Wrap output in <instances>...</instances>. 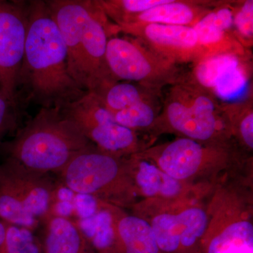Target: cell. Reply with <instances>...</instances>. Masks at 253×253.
Instances as JSON below:
<instances>
[{
	"instance_id": "obj_16",
	"label": "cell",
	"mask_w": 253,
	"mask_h": 253,
	"mask_svg": "<svg viewBox=\"0 0 253 253\" xmlns=\"http://www.w3.org/2000/svg\"><path fill=\"white\" fill-rule=\"evenodd\" d=\"M43 253H96L86 233L63 216H51L46 223Z\"/></svg>"
},
{
	"instance_id": "obj_3",
	"label": "cell",
	"mask_w": 253,
	"mask_h": 253,
	"mask_svg": "<svg viewBox=\"0 0 253 253\" xmlns=\"http://www.w3.org/2000/svg\"><path fill=\"white\" fill-rule=\"evenodd\" d=\"M92 146L61 109L41 108L6 145V159L38 174L59 173Z\"/></svg>"
},
{
	"instance_id": "obj_12",
	"label": "cell",
	"mask_w": 253,
	"mask_h": 253,
	"mask_svg": "<svg viewBox=\"0 0 253 253\" xmlns=\"http://www.w3.org/2000/svg\"><path fill=\"white\" fill-rule=\"evenodd\" d=\"M181 137L144 153L134 154L150 158L163 172L180 181L191 177L208 163L224 161L228 157L226 145H210Z\"/></svg>"
},
{
	"instance_id": "obj_13",
	"label": "cell",
	"mask_w": 253,
	"mask_h": 253,
	"mask_svg": "<svg viewBox=\"0 0 253 253\" xmlns=\"http://www.w3.org/2000/svg\"><path fill=\"white\" fill-rule=\"evenodd\" d=\"M237 1H220L193 27L197 36L199 61L221 54L251 55L238 41L233 29Z\"/></svg>"
},
{
	"instance_id": "obj_19",
	"label": "cell",
	"mask_w": 253,
	"mask_h": 253,
	"mask_svg": "<svg viewBox=\"0 0 253 253\" xmlns=\"http://www.w3.org/2000/svg\"><path fill=\"white\" fill-rule=\"evenodd\" d=\"M231 134H236L248 149H253V94L241 101H221Z\"/></svg>"
},
{
	"instance_id": "obj_4",
	"label": "cell",
	"mask_w": 253,
	"mask_h": 253,
	"mask_svg": "<svg viewBox=\"0 0 253 253\" xmlns=\"http://www.w3.org/2000/svg\"><path fill=\"white\" fill-rule=\"evenodd\" d=\"M221 101L198 84L189 72L168 86L162 109L152 128L179 133L210 145H225L231 133Z\"/></svg>"
},
{
	"instance_id": "obj_5",
	"label": "cell",
	"mask_w": 253,
	"mask_h": 253,
	"mask_svg": "<svg viewBox=\"0 0 253 253\" xmlns=\"http://www.w3.org/2000/svg\"><path fill=\"white\" fill-rule=\"evenodd\" d=\"M56 188L49 174L31 172L6 159L0 165V219L34 231L49 212Z\"/></svg>"
},
{
	"instance_id": "obj_22",
	"label": "cell",
	"mask_w": 253,
	"mask_h": 253,
	"mask_svg": "<svg viewBox=\"0 0 253 253\" xmlns=\"http://www.w3.org/2000/svg\"><path fill=\"white\" fill-rule=\"evenodd\" d=\"M151 226L161 253H181L180 226L176 214H159Z\"/></svg>"
},
{
	"instance_id": "obj_9",
	"label": "cell",
	"mask_w": 253,
	"mask_h": 253,
	"mask_svg": "<svg viewBox=\"0 0 253 253\" xmlns=\"http://www.w3.org/2000/svg\"><path fill=\"white\" fill-rule=\"evenodd\" d=\"M27 28V4L0 0V92L17 104Z\"/></svg>"
},
{
	"instance_id": "obj_28",
	"label": "cell",
	"mask_w": 253,
	"mask_h": 253,
	"mask_svg": "<svg viewBox=\"0 0 253 253\" xmlns=\"http://www.w3.org/2000/svg\"><path fill=\"white\" fill-rule=\"evenodd\" d=\"M181 191V184L179 180L163 172L162 184L159 194L164 197L172 198L176 196Z\"/></svg>"
},
{
	"instance_id": "obj_23",
	"label": "cell",
	"mask_w": 253,
	"mask_h": 253,
	"mask_svg": "<svg viewBox=\"0 0 253 253\" xmlns=\"http://www.w3.org/2000/svg\"><path fill=\"white\" fill-rule=\"evenodd\" d=\"M168 0H97L106 17L113 24H121L127 18L166 3Z\"/></svg>"
},
{
	"instance_id": "obj_15",
	"label": "cell",
	"mask_w": 253,
	"mask_h": 253,
	"mask_svg": "<svg viewBox=\"0 0 253 253\" xmlns=\"http://www.w3.org/2000/svg\"><path fill=\"white\" fill-rule=\"evenodd\" d=\"M121 253H161L151 224L135 216H121L106 208Z\"/></svg>"
},
{
	"instance_id": "obj_29",
	"label": "cell",
	"mask_w": 253,
	"mask_h": 253,
	"mask_svg": "<svg viewBox=\"0 0 253 253\" xmlns=\"http://www.w3.org/2000/svg\"><path fill=\"white\" fill-rule=\"evenodd\" d=\"M8 224L4 221L0 219V246L2 244L4 241L5 236H6V229H7Z\"/></svg>"
},
{
	"instance_id": "obj_10",
	"label": "cell",
	"mask_w": 253,
	"mask_h": 253,
	"mask_svg": "<svg viewBox=\"0 0 253 253\" xmlns=\"http://www.w3.org/2000/svg\"><path fill=\"white\" fill-rule=\"evenodd\" d=\"M251 55L225 54L194 63L189 74L201 86L223 102L245 96L251 81Z\"/></svg>"
},
{
	"instance_id": "obj_14",
	"label": "cell",
	"mask_w": 253,
	"mask_h": 253,
	"mask_svg": "<svg viewBox=\"0 0 253 253\" xmlns=\"http://www.w3.org/2000/svg\"><path fill=\"white\" fill-rule=\"evenodd\" d=\"M219 3V1H212L168 0L166 3L127 18L116 26L144 23L194 27Z\"/></svg>"
},
{
	"instance_id": "obj_25",
	"label": "cell",
	"mask_w": 253,
	"mask_h": 253,
	"mask_svg": "<svg viewBox=\"0 0 253 253\" xmlns=\"http://www.w3.org/2000/svg\"><path fill=\"white\" fill-rule=\"evenodd\" d=\"M233 29L241 44L246 49L253 45V1H238L234 11Z\"/></svg>"
},
{
	"instance_id": "obj_18",
	"label": "cell",
	"mask_w": 253,
	"mask_h": 253,
	"mask_svg": "<svg viewBox=\"0 0 253 253\" xmlns=\"http://www.w3.org/2000/svg\"><path fill=\"white\" fill-rule=\"evenodd\" d=\"M206 253H253V226L250 221L232 223L214 236Z\"/></svg>"
},
{
	"instance_id": "obj_26",
	"label": "cell",
	"mask_w": 253,
	"mask_h": 253,
	"mask_svg": "<svg viewBox=\"0 0 253 253\" xmlns=\"http://www.w3.org/2000/svg\"><path fill=\"white\" fill-rule=\"evenodd\" d=\"M139 161L135 175L136 183L143 194L152 197L159 194L162 184L163 171L152 164L136 157Z\"/></svg>"
},
{
	"instance_id": "obj_24",
	"label": "cell",
	"mask_w": 253,
	"mask_h": 253,
	"mask_svg": "<svg viewBox=\"0 0 253 253\" xmlns=\"http://www.w3.org/2000/svg\"><path fill=\"white\" fill-rule=\"evenodd\" d=\"M0 253H43L42 245L33 231L8 224Z\"/></svg>"
},
{
	"instance_id": "obj_6",
	"label": "cell",
	"mask_w": 253,
	"mask_h": 253,
	"mask_svg": "<svg viewBox=\"0 0 253 253\" xmlns=\"http://www.w3.org/2000/svg\"><path fill=\"white\" fill-rule=\"evenodd\" d=\"M129 163L94 146L80 153L61 172V180L76 194L123 204L131 186Z\"/></svg>"
},
{
	"instance_id": "obj_17",
	"label": "cell",
	"mask_w": 253,
	"mask_h": 253,
	"mask_svg": "<svg viewBox=\"0 0 253 253\" xmlns=\"http://www.w3.org/2000/svg\"><path fill=\"white\" fill-rule=\"evenodd\" d=\"M94 94L113 115L141 101L162 96L163 91L129 82H116Z\"/></svg>"
},
{
	"instance_id": "obj_2",
	"label": "cell",
	"mask_w": 253,
	"mask_h": 253,
	"mask_svg": "<svg viewBox=\"0 0 253 253\" xmlns=\"http://www.w3.org/2000/svg\"><path fill=\"white\" fill-rule=\"evenodd\" d=\"M67 51L68 71L83 90L97 93L116 83L106 59L113 23L97 0L46 1Z\"/></svg>"
},
{
	"instance_id": "obj_11",
	"label": "cell",
	"mask_w": 253,
	"mask_h": 253,
	"mask_svg": "<svg viewBox=\"0 0 253 253\" xmlns=\"http://www.w3.org/2000/svg\"><path fill=\"white\" fill-rule=\"evenodd\" d=\"M115 35L137 38L150 49L169 61L180 65L196 63L200 60L197 36L189 26L158 23H129L116 26Z\"/></svg>"
},
{
	"instance_id": "obj_27",
	"label": "cell",
	"mask_w": 253,
	"mask_h": 253,
	"mask_svg": "<svg viewBox=\"0 0 253 253\" xmlns=\"http://www.w3.org/2000/svg\"><path fill=\"white\" fill-rule=\"evenodd\" d=\"M17 104L0 92V140L16 126Z\"/></svg>"
},
{
	"instance_id": "obj_20",
	"label": "cell",
	"mask_w": 253,
	"mask_h": 253,
	"mask_svg": "<svg viewBox=\"0 0 253 253\" xmlns=\"http://www.w3.org/2000/svg\"><path fill=\"white\" fill-rule=\"evenodd\" d=\"M163 96V95H162ZM162 109V96L146 100L112 115L121 126L136 131L152 128Z\"/></svg>"
},
{
	"instance_id": "obj_1",
	"label": "cell",
	"mask_w": 253,
	"mask_h": 253,
	"mask_svg": "<svg viewBox=\"0 0 253 253\" xmlns=\"http://www.w3.org/2000/svg\"><path fill=\"white\" fill-rule=\"evenodd\" d=\"M28 28L18 86L41 108L63 109L86 91L68 71L67 51L46 1L27 4Z\"/></svg>"
},
{
	"instance_id": "obj_21",
	"label": "cell",
	"mask_w": 253,
	"mask_h": 253,
	"mask_svg": "<svg viewBox=\"0 0 253 253\" xmlns=\"http://www.w3.org/2000/svg\"><path fill=\"white\" fill-rule=\"evenodd\" d=\"M180 226L181 253H196V244L204 235L208 217L203 210L189 208L176 214Z\"/></svg>"
},
{
	"instance_id": "obj_7",
	"label": "cell",
	"mask_w": 253,
	"mask_h": 253,
	"mask_svg": "<svg viewBox=\"0 0 253 253\" xmlns=\"http://www.w3.org/2000/svg\"><path fill=\"white\" fill-rule=\"evenodd\" d=\"M106 59L117 82H129L163 91L187 74L179 65L150 49L137 38L118 35L110 37Z\"/></svg>"
},
{
	"instance_id": "obj_8",
	"label": "cell",
	"mask_w": 253,
	"mask_h": 253,
	"mask_svg": "<svg viewBox=\"0 0 253 253\" xmlns=\"http://www.w3.org/2000/svg\"><path fill=\"white\" fill-rule=\"evenodd\" d=\"M61 111L99 151L118 157L137 152L139 144L135 131L116 123L94 93L86 91Z\"/></svg>"
}]
</instances>
